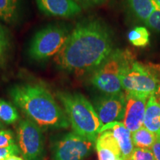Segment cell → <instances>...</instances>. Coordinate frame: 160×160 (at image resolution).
Wrapping results in <instances>:
<instances>
[{"label":"cell","mask_w":160,"mask_h":160,"mask_svg":"<svg viewBox=\"0 0 160 160\" xmlns=\"http://www.w3.org/2000/svg\"><path fill=\"white\" fill-rule=\"evenodd\" d=\"M113 51L111 29L99 19L77 24L56 55L59 68L77 75L93 72Z\"/></svg>","instance_id":"6da1fadb"},{"label":"cell","mask_w":160,"mask_h":160,"mask_svg":"<svg viewBox=\"0 0 160 160\" xmlns=\"http://www.w3.org/2000/svg\"><path fill=\"white\" fill-rule=\"evenodd\" d=\"M13 103L43 129L68 128L70 122L65 112L47 88L35 83L16 85L9 91Z\"/></svg>","instance_id":"7a4b0ae2"},{"label":"cell","mask_w":160,"mask_h":160,"mask_svg":"<svg viewBox=\"0 0 160 160\" xmlns=\"http://www.w3.org/2000/svg\"><path fill=\"white\" fill-rule=\"evenodd\" d=\"M57 97L73 132L96 143L103 125L92 104L79 93L59 91Z\"/></svg>","instance_id":"3957f363"},{"label":"cell","mask_w":160,"mask_h":160,"mask_svg":"<svg viewBox=\"0 0 160 160\" xmlns=\"http://www.w3.org/2000/svg\"><path fill=\"white\" fill-rule=\"evenodd\" d=\"M121 82L126 93L150 97L157 93L160 82V66L143 65L131 59L124 67Z\"/></svg>","instance_id":"277c9868"},{"label":"cell","mask_w":160,"mask_h":160,"mask_svg":"<svg viewBox=\"0 0 160 160\" xmlns=\"http://www.w3.org/2000/svg\"><path fill=\"white\" fill-rule=\"evenodd\" d=\"M133 57L128 51L116 50L98 68L93 72L91 82L106 95L117 94L122 92L121 74L124 67Z\"/></svg>","instance_id":"5b68a950"},{"label":"cell","mask_w":160,"mask_h":160,"mask_svg":"<svg viewBox=\"0 0 160 160\" xmlns=\"http://www.w3.org/2000/svg\"><path fill=\"white\" fill-rule=\"evenodd\" d=\"M70 33L65 28L51 25L40 30L31 40L29 55L32 59L42 61L57 55L62 48Z\"/></svg>","instance_id":"8992f818"},{"label":"cell","mask_w":160,"mask_h":160,"mask_svg":"<svg viewBox=\"0 0 160 160\" xmlns=\"http://www.w3.org/2000/svg\"><path fill=\"white\" fill-rule=\"evenodd\" d=\"M95 142L69 132L57 137L52 143L51 151L53 160H83L91 154Z\"/></svg>","instance_id":"52a82bcc"},{"label":"cell","mask_w":160,"mask_h":160,"mask_svg":"<svg viewBox=\"0 0 160 160\" xmlns=\"http://www.w3.org/2000/svg\"><path fill=\"white\" fill-rule=\"evenodd\" d=\"M17 142L24 160H44L45 143L42 128L29 119L17 126Z\"/></svg>","instance_id":"ba28073f"},{"label":"cell","mask_w":160,"mask_h":160,"mask_svg":"<svg viewBox=\"0 0 160 160\" xmlns=\"http://www.w3.org/2000/svg\"><path fill=\"white\" fill-rule=\"evenodd\" d=\"M126 105L125 93L106 95L96 100L94 108L102 125L121 122L124 119Z\"/></svg>","instance_id":"9c48e42d"},{"label":"cell","mask_w":160,"mask_h":160,"mask_svg":"<svg viewBox=\"0 0 160 160\" xmlns=\"http://www.w3.org/2000/svg\"><path fill=\"white\" fill-rule=\"evenodd\" d=\"M126 105L123 124L131 133L141 128L144 125L146 105L148 97L126 93Z\"/></svg>","instance_id":"30bf717a"},{"label":"cell","mask_w":160,"mask_h":160,"mask_svg":"<svg viewBox=\"0 0 160 160\" xmlns=\"http://www.w3.org/2000/svg\"><path fill=\"white\" fill-rule=\"evenodd\" d=\"M39 9L51 17L71 18L79 14L82 8L74 0H36Z\"/></svg>","instance_id":"8fae6325"},{"label":"cell","mask_w":160,"mask_h":160,"mask_svg":"<svg viewBox=\"0 0 160 160\" xmlns=\"http://www.w3.org/2000/svg\"><path fill=\"white\" fill-rule=\"evenodd\" d=\"M108 130L112 131L116 139L117 140L120 149H121L123 160H129L132 152L134 149L133 148L134 145L132 141L131 132L126 128L123 122H115L104 125L100 133L108 131Z\"/></svg>","instance_id":"7c38bea8"},{"label":"cell","mask_w":160,"mask_h":160,"mask_svg":"<svg viewBox=\"0 0 160 160\" xmlns=\"http://www.w3.org/2000/svg\"><path fill=\"white\" fill-rule=\"evenodd\" d=\"M143 126L157 136H160V102L155 95L148 99Z\"/></svg>","instance_id":"4fadbf2b"},{"label":"cell","mask_w":160,"mask_h":160,"mask_svg":"<svg viewBox=\"0 0 160 160\" xmlns=\"http://www.w3.org/2000/svg\"><path fill=\"white\" fill-rule=\"evenodd\" d=\"M126 2L133 16L145 23L156 8L153 0H126Z\"/></svg>","instance_id":"5bb4252c"},{"label":"cell","mask_w":160,"mask_h":160,"mask_svg":"<svg viewBox=\"0 0 160 160\" xmlns=\"http://www.w3.org/2000/svg\"><path fill=\"white\" fill-rule=\"evenodd\" d=\"M157 136L146 128L142 127L132 133V141L136 148L143 149H151Z\"/></svg>","instance_id":"9a60e30c"},{"label":"cell","mask_w":160,"mask_h":160,"mask_svg":"<svg viewBox=\"0 0 160 160\" xmlns=\"http://www.w3.org/2000/svg\"><path fill=\"white\" fill-rule=\"evenodd\" d=\"M128 39L135 47L145 48L150 43V33L145 27L137 26L129 31Z\"/></svg>","instance_id":"2e32d148"},{"label":"cell","mask_w":160,"mask_h":160,"mask_svg":"<svg viewBox=\"0 0 160 160\" xmlns=\"http://www.w3.org/2000/svg\"><path fill=\"white\" fill-rule=\"evenodd\" d=\"M19 115L16 108L5 100L0 99V119L7 125L15 123Z\"/></svg>","instance_id":"e0dca14e"},{"label":"cell","mask_w":160,"mask_h":160,"mask_svg":"<svg viewBox=\"0 0 160 160\" xmlns=\"http://www.w3.org/2000/svg\"><path fill=\"white\" fill-rule=\"evenodd\" d=\"M18 0H0V19L10 23L15 19Z\"/></svg>","instance_id":"ac0fdd59"},{"label":"cell","mask_w":160,"mask_h":160,"mask_svg":"<svg viewBox=\"0 0 160 160\" xmlns=\"http://www.w3.org/2000/svg\"><path fill=\"white\" fill-rule=\"evenodd\" d=\"M145 24L151 29L160 33V8L157 4L154 11L151 13Z\"/></svg>","instance_id":"d6986e66"},{"label":"cell","mask_w":160,"mask_h":160,"mask_svg":"<svg viewBox=\"0 0 160 160\" xmlns=\"http://www.w3.org/2000/svg\"><path fill=\"white\" fill-rule=\"evenodd\" d=\"M129 160H156L151 149L134 148Z\"/></svg>","instance_id":"ffe728a7"},{"label":"cell","mask_w":160,"mask_h":160,"mask_svg":"<svg viewBox=\"0 0 160 160\" xmlns=\"http://www.w3.org/2000/svg\"><path fill=\"white\" fill-rule=\"evenodd\" d=\"M15 144V137L13 132L11 130H0V148L8 147Z\"/></svg>","instance_id":"44dd1931"},{"label":"cell","mask_w":160,"mask_h":160,"mask_svg":"<svg viewBox=\"0 0 160 160\" xmlns=\"http://www.w3.org/2000/svg\"><path fill=\"white\" fill-rule=\"evenodd\" d=\"M99 160H123L122 157L113 153L111 150L105 148L95 146Z\"/></svg>","instance_id":"7402d4cb"},{"label":"cell","mask_w":160,"mask_h":160,"mask_svg":"<svg viewBox=\"0 0 160 160\" xmlns=\"http://www.w3.org/2000/svg\"><path fill=\"white\" fill-rule=\"evenodd\" d=\"M21 154L18 145L13 144L8 147L0 148V160H5L11 156H18Z\"/></svg>","instance_id":"603a6c76"},{"label":"cell","mask_w":160,"mask_h":160,"mask_svg":"<svg viewBox=\"0 0 160 160\" xmlns=\"http://www.w3.org/2000/svg\"><path fill=\"white\" fill-rule=\"evenodd\" d=\"M8 48V39L5 30L0 24V60L3 59Z\"/></svg>","instance_id":"cb8c5ba5"},{"label":"cell","mask_w":160,"mask_h":160,"mask_svg":"<svg viewBox=\"0 0 160 160\" xmlns=\"http://www.w3.org/2000/svg\"><path fill=\"white\" fill-rule=\"evenodd\" d=\"M74 1L77 2L80 6L82 5L85 8H89L102 5L106 2L107 0H74Z\"/></svg>","instance_id":"d4e9b609"},{"label":"cell","mask_w":160,"mask_h":160,"mask_svg":"<svg viewBox=\"0 0 160 160\" xmlns=\"http://www.w3.org/2000/svg\"><path fill=\"white\" fill-rule=\"evenodd\" d=\"M156 160H160V136H157L155 142L151 148Z\"/></svg>","instance_id":"484cf974"},{"label":"cell","mask_w":160,"mask_h":160,"mask_svg":"<svg viewBox=\"0 0 160 160\" xmlns=\"http://www.w3.org/2000/svg\"><path fill=\"white\" fill-rule=\"evenodd\" d=\"M5 160H24L23 158H21L18 156H11Z\"/></svg>","instance_id":"4316f807"},{"label":"cell","mask_w":160,"mask_h":160,"mask_svg":"<svg viewBox=\"0 0 160 160\" xmlns=\"http://www.w3.org/2000/svg\"><path fill=\"white\" fill-rule=\"evenodd\" d=\"M154 95H155L156 98H157V99L158 101H159V102H160V82H159V87H158V90H157V93H156Z\"/></svg>","instance_id":"83f0119b"},{"label":"cell","mask_w":160,"mask_h":160,"mask_svg":"<svg viewBox=\"0 0 160 160\" xmlns=\"http://www.w3.org/2000/svg\"><path fill=\"white\" fill-rule=\"evenodd\" d=\"M153 1H154L155 3L160 8V0H153Z\"/></svg>","instance_id":"f1b7e54d"},{"label":"cell","mask_w":160,"mask_h":160,"mask_svg":"<svg viewBox=\"0 0 160 160\" xmlns=\"http://www.w3.org/2000/svg\"><path fill=\"white\" fill-rule=\"evenodd\" d=\"M2 128H3V126H2V125L1 123H0V130L1 129H2Z\"/></svg>","instance_id":"f546056e"}]
</instances>
